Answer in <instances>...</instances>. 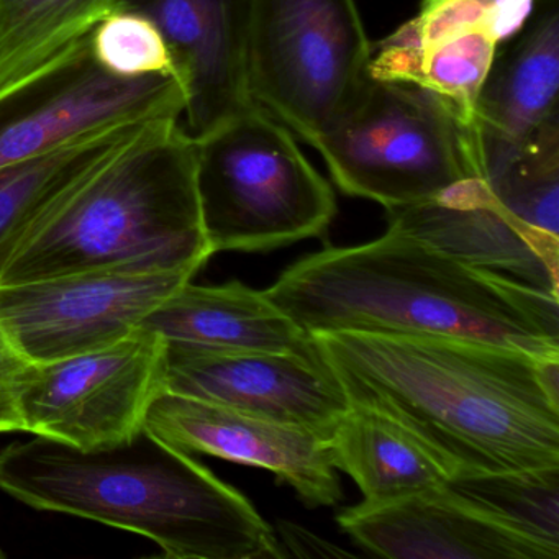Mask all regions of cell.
Instances as JSON below:
<instances>
[{
	"instance_id": "1",
	"label": "cell",
	"mask_w": 559,
	"mask_h": 559,
	"mask_svg": "<svg viewBox=\"0 0 559 559\" xmlns=\"http://www.w3.org/2000/svg\"><path fill=\"white\" fill-rule=\"evenodd\" d=\"M310 336L349 405L394 421L450 479L559 466V358L447 336Z\"/></svg>"
},
{
	"instance_id": "2",
	"label": "cell",
	"mask_w": 559,
	"mask_h": 559,
	"mask_svg": "<svg viewBox=\"0 0 559 559\" xmlns=\"http://www.w3.org/2000/svg\"><path fill=\"white\" fill-rule=\"evenodd\" d=\"M264 296L309 335L447 336L559 358L558 297L388 228L287 267Z\"/></svg>"
},
{
	"instance_id": "3",
	"label": "cell",
	"mask_w": 559,
	"mask_h": 559,
	"mask_svg": "<svg viewBox=\"0 0 559 559\" xmlns=\"http://www.w3.org/2000/svg\"><path fill=\"white\" fill-rule=\"evenodd\" d=\"M0 489L35 510L145 536L165 558L287 556L243 493L145 430L100 450L41 437L9 444L0 450Z\"/></svg>"
},
{
	"instance_id": "4",
	"label": "cell",
	"mask_w": 559,
	"mask_h": 559,
	"mask_svg": "<svg viewBox=\"0 0 559 559\" xmlns=\"http://www.w3.org/2000/svg\"><path fill=\"white\" fill-rule=\"evenodd\" d=\"M212 254L195 142L169 120L44 218L0 271V286L87 270L199 271Z\"/></svg>"
},
{
	"instance_id": "5",
	"label": "cell",
	"mask_w": 559,
	"mask_h": 559,
	"mask_svg": "<svg viewBox=\"0 0 559 559\" xmlns=\"http://www.w3.org/2000/svg\"><path fill=\"white\" fill-rule=\"evenodd\" d=\"M194 142L199 204L212 253L276 250L320 237L332 224L333 189L289 129L257 104Z\"/></svg>"
},
{
	"instance_id": "6",
	"label": "cell",
	"mask_w": 559,
	"mask_h": 559,
	"mask_svg": "<svg viewBox=\"0 0 559 559\" xmlns=\"http://www.w3.org/2000/svg\"><path fill=\"white\" fill-rule=\"evenodd\" d=\"M312 146L345 194L388 211L480 178L469 120L440 94L408 81L369 76L352 109Z\"/></svg>"
},
{
	"instance_id": "7",
	"label": "cell",
	"mask_w": 559,
	"mask_h": 559,
	"mask_svg": "<svg viewBox=\"0 0 559 559\" xmlns=\"http://www.w3.org/2000/svg\"><path fill=\"white\" fill-rule=\"evenodd\" d=\"M371 57L355 0H251V99L310 145L358 100Z\"/></svg>"
},
{
	"instance_id": "8",
	"label": "cell",
	"mask_w": 559,
	"mask_h": 559,
	"mask_svg": "<svg viewBox=\"0 0 559 559\" xmlns=\"http://www.w3.org/2000/svg\"><path fill=\"white\" fill-rule=\"evenodd\" d=\"M91 34L0 91V166L44 155L107 127L181 119L185 93L175 76L110 73L94 57Z\"/></svg>"
},
{
	"instance_id": "9",
	"label": "cell",
	"mask_w": 559,
	"mask_h": 559,
	"mask_svg": "<svg viewBox=\"0 0 559 559\" xmlns=\"http://www.w3.org/2000/svg\"><path fill=\"white\" fill-rule=\"evenodd\" d=\"M166 392V342L139 330L96 352L32 362L21 391L24 431L80 450L116 447L142 433Z\"/></svg>"
},
{
	"instance_id": "10",
	"label": "cell",
	"mask_w": 559,
	"mask_h": 559,
	"mask_svg": "<svg viewBox=\"0 0 559 559\" xmlns=\"http://www.w3.org/2000/svg\"><path fill=\"white\" fill-rule=\"evenodd\" d=\"M195 270H87L0 286V325L32 362L106 348L132 335Z\"/></svg>"
},
{
	"instance_id": "11",
	"label": "cell",
	"mask_w": 559,
	"mask_h": 559,
	"mask_svg": "<svg viewBox=\"0 0 559 559\" xmlns=\"http://www.w3.org/2000/svg\"><path fill=\"white\" fill-rule=\"evenodd\" d=\"M166 391L329 437L348 399L319 355L166 343Z\"/></svg>"
},
{
	"instance_id": "12",
	"label": "cell",
	"mask_w": 559,
	"mask_h": 559,
	"mask_svg": "<svg viewBox=\"0 0 559 559\" xmlns=\"http://www.w3.org/2000/svg\"><path fill=\"white\" fill-rule=\"evenodd\" d=\"M143 430L182 453L271 471L310 509L343 499L329 444L313 431L168 391L153 402Z\"/></svg>"
},
{
	"instance_id": "13",
	"label": "cell",
	"mask_w": 559,
	"mask_h": 559,
	"mask_svg": "<svg viewBox=\"0 0 559 559\" xmlns=\"http://www.w3.org/2000/svg\"><path fill=\"white\" fill-rule=\"evenodd\" d=\"M162 35L185 93L186 127L204 139L253 106L248 91L251 0H119Z\"/></svg>"
},
{
	"instance_id": "14",
	"label": "cell",
	"mask_w": 559,
	"mask_h": 559,
	"mask_svg": "<svg viewBox=\"0 0 559 559\" xmlns=\"http://www.w3.org/2000/svg\"><path fill=\"white\" fill-rule=\"evenodd\" d=\"M389 228L461 263L559 297V237L513 217L480 178L430 201L389 209Z\"/></svg>"
},
{
	"instance_id": "15",
	"label": "cell",
	"mask_w": 559,
	"mask_h": 559,
	"mask_svg": "<svg viewBox=\"0 0 559 559\" xmlns=\"http://www.w3.org/2000/svg\"><path fill=\"white\" fill-rule=\"evenodd\" d=\"M338 525L369 555L392 559H558L536 542L454 492L448 484L382 506L342 510Z\"/></svg>"
},
{
	"instance_id": "16",
	"label": "cell",
	"mask_w": 559,
	"mask_h": 559,
	"mask_svg": "<svg viewBox=\"0 0 559 559\" xmlns=\"http://www.w3.org/2000/svg\"><path fill=\"white\" fill-rule=\"evenodd\" d=\"M558 91V0H542L519 37L496 53L477 94L473 129L480 178L559 123Z\"/></svg>"
},
{
	"instance_id": "17",
	"label": "cell",
	"mask_w": 559,
	"mask_h": 559,
	"mask_svg": "<svg viewBox=\"0 0 559 559\" xmlns=\"http://www.w3.org/2000/svg\"><path fill=\"white\" fill-rule=\"evenodd\" d=\"M169 345L214 352L317 355L316 343L264 293L238 281L224 286L182 284L142 323Z\"/></svg>"
},
{
	"instance_id": "18",
	"label": "cell",
	"mask_w": 559,
	"mask_h": 559,
	"mask_svg": "<svg viewBox=\"0 0 559 559\" xmlns=\"http://www.w3.org/2000/svg\"><path fill=\"white\" fill-rule=\"evenodd\" d=\"M159 122L169 120L107 127L44 155L0 166V271L44 218Z\"/></svg>"
},
{
	"instance_id": "19",
	"label": "cell",
	"mask_w": 559,
	"mask_h": 559,
	"mask_svg": "<svg viewBox=\"0 0 559 559\" xmlns=\"http://www.w3.org/2000/svg\"><path fill=\"white\" fill-rule=\"evenodd\" d=\"M333 466L358 484L365 506H382L444 486L450 474L401 427L349 405L326 437Z\"/></svg>"
},
{
	"instance_id": "20",
	"label": "cell",
	"mask_w": 559,
	"mask_h": 559,
	"mask_svg": "<svg viewBox=\"0 0 559 559\" xmlns=\"http://www.w3.org/2000/svg\"><path fill=\"white\" fill-rule=\"evenodd\" d=\"M499 44L489 28L461 27L414 48L378 45L369 76L427 87L450 100L473 126L474 104Z\"/></svg>"
},
{
	"instance_id": "21",
	"label": "cell",
	"mask_w": 559,
	"mask_h": 559,
	"mask_svg": "<svg viewBox=\"0 0 559 559\" xmlns=\"http://www.w3.org/2000/svg\"><path fill=\"white\" fill-rule=\"evenodd\" d=\"M119 0H0V91L86 37Z\"/></svg>"
},
{
	"instance_id": "22",
	"label": "cell",
	"mask_w": 559,
	"mask_h": 559,
	"mask_svg": "<svg viewBox=\"0 0 559 559\" xmlns=\"http://www.w3.org/2000/svg\"><path fill=\"white\" fill-rule=\"evenodd\" d=\"M447 484L464 499L559 551V466L454 477Z\"/></svg>"
},
{
	"instance_id": "23",
	"label": "cell",
	"mask_w": 559,
	"mask_h": 559,
	"mask_svg": "<svg viewBox=\"0 0 559 559\" xmlns=\"http://www.w3.org/2000/svg\"><path fill=\"white\" fill-rule=\"evenodd\" d=\"M483 181L513 217L559 237V123L530 140Z\"/></svg>"
},
{
	"instance_id": "24",
	"label": "cell",
	"mask_w": 559,
	"mask_h": 559,
	"mask_svg": "<svg viewBox=\"0 0 559 559\" xmlns=\"http://www.w3.org/2000/svg\"><path fill=\"white\" fill-rule=\"evenodd\" d=\"M533 0H424L420 11L381 47L414 48L461 27H486L499 38L509 37L525 22Z\"/></svg>"
},
{
	"instance_id": "25",
	"label": "cell",
	"mask_w": 559,
	"mask_h": 559,
	"mask_svg": "<svg viewBox=\"0 0 559 559\" xmlns=\"http://www.w3.org/2000/svg\"><path fill=\"white\" fill-rule=\"evenodd\" d=\"M91 44L97 61L117 76H175L162 35L135 12H110L94 27Z\"/></svg>"
},
{
	"instance_id": "26",
	"label": "cell",
	"mask_w": 559,
	"mask_h": 559,
	"mask_svg": "<svg viewBox=\"0 0 559 559\" xmlns=\"http://www.w3.org/2000/svg\"><path fill=\"white\" fill-rule=\"evenodd\" d=\"M31 365L0 325V433L24 431L21 391Z\"/></svg>"
},
{
	"instance_id": "27",
	"label": "cell",
	"mask_w": 559,
	"mask_h": 559,
	"mask_svg": "<svg viewBox=\"0 0 559 559\" xmlns=\"http://www.w3.org/2000/svg\"><path fill=\"white\" fill-rule=\"evenodd\" d=\"M4 551H2V549H0V558H4Z\"/></svg>"
}]
</instances>
